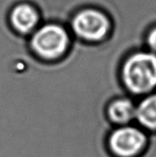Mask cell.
I'll return each instance as SVG.
<instances>
[{
  "label": "cell",
  "mask_w": 156,
  "mask_h": 157,
  "mask_svg": "<svg viewBox=\"0 0 156 157\" xmlns=\"http://www.w3.org/2000/svg\"><path fill=\"white\" fill-rule=\"evenodd\" d=\"M121 80L133 95L145 96L156 88V53L138 51L131 53L121 66Z\"/></svg>",
  "instance_id": "obj_1"
},
{
  "label": "cell",
  "mask_w": 156,
  "mask_h": 157,
  "mask_svg": "<svg viewBox=\"0 0 156 157\" xmlns=\"http://www.w3.org/2000/svg\"><path fill=\"white\" fill-rule=\"evenodd\" d=\"M71 38L67 29L57 23H47L32 33L30 48L35 55L46 61L63 57L68 51Z\"/></svg>",
  "instance_id": "obj_2"
},
{
  "label": "cell",
  "mask_w": 156,
  "mask_h": 157,
  "mask_svg": "<svg viewBox=\"0 0 156 157\" xmlns=\"http://www.w3.org/2000/svg\"><path fill=\"white\" fill-rule=\"evenodd\" d=\"M147 146L145 132L131 124L120 126L107 140V148L112 157H142Z\"/></svg>",
  "instance_id": "obj_3"
},
{
  "label": "cell",
  "mask_w": 156,
  "mask_h": 157,
  "mask_svg": "<svg viewBox=\"0 0 156 157\" xmlns=\"http://www.w3.org/2000/svg\"><path fill=\"white\" fill-rule=\"evenodd\" d=\"M73 32L86 42H100L109 33L111 22L108 17L96 8H84L72 18Z\"/></svg>",
  "instance_id": "obj_4"
},
{
  "label": "cell",
  "mask_w": 156,
  "mask_h": 157,
  "mask_svg": "<svg viewBox=\"0 0 156 157\" xmlns=\"http://www.w3.org/2000/svg\"><path fill=\"white\" fill-rule=\"evenodd\" d=\"M11 27L21 35L33 33L40 23L38 9L29 3H19L13 6L9 13Z\"/></svg>",
  "instance_id": "obj_5"
},
{
  "label": "cell",
  "mask_w": 156,
  "mask_h": 157,
  "mask_svg": "<svg viewBox=\"0 0 156 157\" xmlns=\"http://www.w3.org/2000/svg\"><path fill=\"white\" fill-rule=\"evenodd\" d=\"M136 104L129 98H119L110 102L108 107L109 120L120 126L129 125L135 121Z\"/></svg>",
  "instance_id": "obj_6"
},
{
  "label": "cell",
  "mask_w": 156,
  "mask_h": 157,
  "mask_svg": "<svg viewBox=\"0 0 156 157\" xmlns=\"http://www.w3.org/2000/svg\"><path fill=\"white\" fill-rule=\"evenodd\" d=\"M135 121L143 129L156 132V92L145 95L136 104Z\"/></svg>",
  "instance_id": "obj_7"
},
{
  "label": "cell",
  "mask_w": 156,
  "mask_h": 157,
  "mask_svg": "<svg viewBox=\"0 0 156 157\" xmlns=\"http://www.w3.org/2000/svg\"><path fill=\"white\" fill-rule=\"evenodd\" d=\"M146 44L149 51L156 53V27L152 28L146 36Z\"/></svg>",
  "instance_id": "obj_8"
}]
</instances>
